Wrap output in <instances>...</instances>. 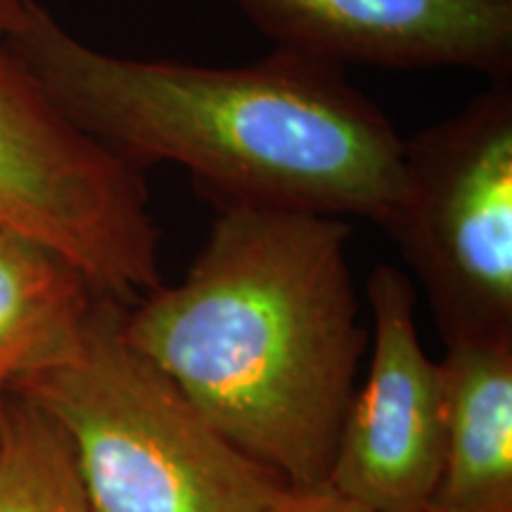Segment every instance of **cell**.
Returning a JSON list of instances; mask_svg holds the SVG:
<instances>
[{
	"instance_id": "obj_12",
	"label": "cell",
	"mask_w": 512,
	"mask_h": 512,
	"mask_svg": "<svg viewBox=\"0 0 512 512\" xmlns=\"http://www.w3.org/2000/svg\"><path fill=\"white\" fill-rule=\"evenodd\" d=\"M31 0H0V43L10 34H15L24 22Z\"/></svg>"
},
{
	"instance_id": "obj_1",
	"label": "cell",
	"mask_w": 512,
	"mask_h": 512,
	"mask_svg": "<svg viewBox=\"0 0 512 512\" xmlns=\"http://www.w3.org/2000/svg\"><path fill=\"white\" fill-rule=\"evenodd\" d=\"M60 110L133 166L174 162L223 204L356 214L389 226L403 140L344 67L275 48L247 67L102 53L31 0L3 41Z\"/></svg>"
},
{
	"instance_id": "obj_7",
	"label": "cell",
	"mask_w": 512,
	"mask_h": 512,
	"mask_svg": "<svg viewBox=\"0 0 512 512\" xmlns=\"http://www.w3.org/2000/svg\"><path fill=\"white\" fill-rule=\"evenodd\" d=\"M275 48L382 67H463L510 81L512 0H235Z\"/></svg>"
},
{
	"instance_id": "obj_9",
	"label": "cell",
	"mask_w": 512,
	"mask_h": 512,
	"mask_svg": "<svg viewBox=\"0 0 512 512\" xmlns=\"http://www.w3.org/2000/svg\"><path fill=\"white\" fill-rule=\"evenodd\" d=\"M98 297L60 254L0 228V403L74 354Z\"/></svg>"
},
{
	"instance_id": "obj_3",
	"label": "cell",
	"mask_w": 512,
	"mask_h": 512,
	"mask_svg": "<svg viewBox=\"0 0 512 512\" xmlns=\"http://www.w3.org/2000/svg\"><path fill=\"white\" fill-rule=\"evenodd\" d=\"M121 316L102 294L74 354L12 389L67 437L91 512H264L287 484L126 342Z\"/></svg>"
},
{
	"instance_id": "obj_5",
	"label": "cell",
	"mask_w": 512,
	"mask_h": 512,
	"mask_svg": "<svg viewBox=\"0 0 512 512\" xmlns=\"http://www.w3.org/2000/svg\"><path fill=\"white\" fill-rule=\"evenodd\" d=\"M406 197L389 230L453 332H508L512 313V86L403 140Z\"/></svg>"
},
{
	"instance_id": "obj_10",
	"label": "cell",
	"mask_w": 512,
	"mask_h": 512,
	"mask_svg": "<svg viewBox=\"0 0 512 512\" xmlns=\"http://www.w3.org/2000/svg\"><path fill=\"white\" fill-rule=\"evenodd\" d=\"M0 512H91L67 437L15 392L0 403Z\"/></svg>"
},
{
	"instance_id": "obj_4",
	"label": "cell",
	"mask_w": 512,
	"mask_h": 512,
	"mask_svg": "<svg viewBox=\"0 0 512 512\" xmlns=\"http://www.w3.org/2000/svg\"><path fill=\"white\" fill-rule=\"evenodd\" d=\"M0 228L60 254L121 304L162 285L140 169L76 126L3 43Z\"/></svg>"
},
{
	"instance_id": "obj_13",
	"label": "cell",
	"mask_w": 512,
	"mask_h": 512,
	"mask_svg": "<svg viewBox=\"0 0 512 512\" xmlns=\"http://www.w3.org/2000/svg\"><path fill=\"white\" fill-rule=\"evenodd\" d=\"M425 512H444V510H437V508H427Z\"/></svg>"
},
{
	"instance_id": "obj_6",
	"label": "cell",
	"mask_w": 512,
	"mask_h": 512,
	"mask_svg": "<svg viewBox=\"0 0 512 512\" xmlns=\"http://www.w3.org/2000/svg\"><path fill=\"white\" fill-rule=\"evenodd\" d=\"M368 299L373 358L351 396L325 484L370 512H425L444 470V375L422 349L411 280L377 266Z\"/></svg>"
},
{
	"instance_id": "obj_11",
	"label": "cell",
	"mask_w": 512,
	"mask_h": 512,
	"mask_svg": "<svg viewBox=\"0 0 512 512\" xmlns=\"http://www.w3.org/2000/svg\"><path fill=\"white\" fill-rule=\"evenodd\" d=\"M264 512H370L351 501L330 484L306 486V489H287Z\"/></svg>"
},
{
	"instance_id": "obj_2",
	"label": "cell",
	"mask_w": 512,
	"mask_h": 512,
	"mask_svg": "<svg viewBox=\"0 0 512 512\" xmlns=\"http://www.w3.org/2000/svg\"><path fill=\"white\" fill-rule=\"evenodd\" d=\"M337 216L223 204L178 285L121 335L235 448L292 489L325 484L366 351Z\"/></svg>"
},
{
	"instance_id": "obj_8",
	"label": "cell",
	"mask_w": 512,
	"mask_h": 512,
	"mask_svg": "<svg viewBox=\"0 0 512 512\" xmlns=\"http://www.w3.org/2000/svg\"><path fill=\"white\" fill-rule=\"evenodd\" d=\"M446 451L430 508L512 512V354L508 332H453L444 358Z\"/></svg>"
}]
</instances>
